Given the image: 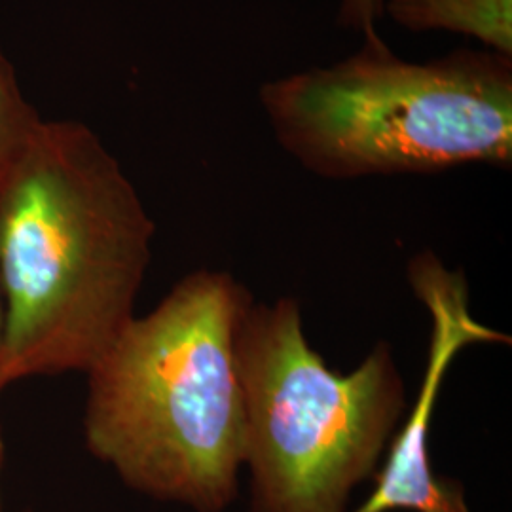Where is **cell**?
I'll list each match as a JSON object with an SVG mask.
<instances>
[{"label": "cell", "mask_w": 512, "mask_h": 512, "mask_svg": "<svg viewBox=\"0 0 512 512\" xmlns=\"http://www.w3.org/2000/svg\"><path fill=\"white\" fill-rule=\"evenodd\" d=\"M275 141L327 179L512 162V57L456 50L397 57L384 38L260 86Z\"/></svg>", "instance_id": "cell-3"}, {"label": "cell", "mask_w": 512, "mask_h": 512, "mask_svg": "<svg viewBox=\"0 0 512 512\" xmlns=\"http://www.w3.org/2000/svg\"><path fill=\"white\" fill-rule=\"evenodd\" d=\"M384 14L412 33H458L512 57V0H385Z\"/></svg>", "instance_id": "cell-6"}, {"label": "cell", "mask_w": 512, "mask_h": 512, "mask_svg": "<svg viewBox=\"0 0 512 512\" xmlns=\"http://www.w3.org/2000/svg\"><path fill=\"white\" fill-rule=\"evenodd\" d=\"M2 357H4V304H2V294H0V391L4 389V382H2Z\"/></svg>", "instance_id": "cell-9"}, {"label": "cell", "mask_w": 512, "mask_h": 512, "mask_svg": "<svg viewBox=\"0 0 512 512\" xmlns=\"http://www.w3.org/2000/svg\"><path fill=\"white\" fill-rule=\"evenodd\" d=\"M251 304L230 274L186 275L86 372L88 448L133 490L196 512L236 501L245 463L238 344Z\"/></svg>", "instance_id": "cell-2"}, {"label": "cell", "mask_w": 512, "mask_h": 512, "mask_svg": "<svg viewBox=\"0 0 512 512\" xmlns=\"http://www.w3.org/2000/svg\"><path fill=\"white\" fill-rule=\"evenodd\" d=\"M412 291L431 315L429 355L418 401L393 439L376 488L353 512H473L458 482L435 473L429 431L444 376L461 349L473 344H505L507 334L476 321L469 310L463 274L448 270L429 251L408 264Z\"/></svg>", "instance_id": "cell-5"}, {"label": "cell", "mask_w": 512, "mask_h": 512, "mask_svg": "<svg viewBox=\"0 0 512 512\" xmlns=\"http://www.w3.org/2000/svg\"><path fill=\"white\" fill-rule=\"evenodd\" d=\"M385 0H340L338 25L340 29L363 35L365 40L380 38L378 21L384 16Z\"/></svg>", "instance_id": "cell-8"}, {"label": "cell", "mask_w": 512, "mask_h": 512, "mask_svg": "<svg viewBox=\"0 0 512 512\" xmlns=\"http://www.w3.org/2000/svg\"><path fill=\"white\" fill-rule=\"evenodd\" d=\"M249 512H346L403 416L404 382L387 344L349 374L304 336L294 298L251 304L239 332Z\"/></svg>", "instance_id": "cell-4"}, {"label": "cell", "mask_w": 512, "mask_h": 512, "mask_svg": "<svg viewBox=\"0 0 512 512\" xmlns=\"http://www.w3.org/2000/svg\"><path fill=\"white\" fill-rule=\"evenodd\" d=\"M2 465H4V442L0 435V476H2ZM0 512H2V495H0Z\"/></svg>", "instance_id": "cell-10"}, {"label": "cell", "mask_w": 512, "mask_h": 512, "mask_svg": "<svg viewBox=\"0 0 512 512\" xmlns=\"http://www.w3.org/2000/svg\"><path fill=\"white\" fill-rule=\"evenodd\" d=\"M40 116L21 92L18 76L0 48V171L40 124Z\"/></svg>", "instance_id": "cell-7"}, {"label": "cell", "mask_w": 512, "mask_h": 512, "mask_svg": "<svg viewBox=\"0 0 512 512\" xmlns=\"http://www.w3.org/2000/svg\"><path fill=\"white\" fill-rule=\"evenodd\" d=\"M154 230L92 129L40 120L0 171L4 387L99 361L135 317Z\"/></svg>", "instance_id": "cell-1"}]
</instances>
